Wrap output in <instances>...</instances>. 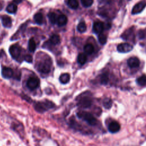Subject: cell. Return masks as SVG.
Masks as SVG:
<instances>
[{
  "label": "cell",
  "instance_id": "cell-4",
  "mask_svg": "<svg viewBox=\"0 0 146 146\" xmlns=\"http://www.w3.org/2000/svg\"><path fill=\"white\" fill-rule=\"evenodd\" d=\"M91 104L92 99L89 96H83L78 99V106L81 108H89L91 106Z\"/></svg>",
  "mask_w": 146,
  "mask_h": 146
},
{
  "label": "cell",
  "instance_id": "cell-1",
  "mask_svg": "<svg viewBox=\"0 0 146 146\" xmlns=\"http://www.w3.org/2000/svg\"><path fill=\"white\" fill-rule=\"evenodd\" d=\"M52 61L50 57H46L38 61L36 65L37 70L42 74H48L50 73L52 68Z\"/></svg>",
  "mask_w": 146,
  "mask_h": 146
},
{
  "label": "cell",
  "instance_id": "cell-24",
  "mask_svg": "<svg viewBox=\"0 0 146 146\" xmlns=\"http://www.w3.org/2000/svg\"><path fill=\"white\" fill-rule=\"evenodd\" d=\"M48 17L49 18V20H50V22L52 24H55V23H57L58 17H57V15H56V14L55 13L50 12L48 15Z\"/></svg>",
  "mask_w": 146,
  "mask_h": 146
},
{
  "label": "cell",
  "instance_id": "cell-15",
  "mask_svg": "<svg viewBox=\"0 0 146 146\" xmlns=\"http://www.w3.org/2000/svg\"><path fill=\"white\" fill-rule=\"evenodd\" d=\"M59 79L61 83L63 85L67 84L70 80V75L68 73H63L60 75Z\"/></svg>",
  "mask_w": 146,
  "mask_h": 146
},
{
  "label": "cell",
  "instance_id": "cell-20",
  "mask_svg": "<svg viewBox=\"0 0 146 146\" xmlns=\"http://www.w3.org/2000/svg\"><path fill=\"white\" fill-rule=\"evenodd\" d=\"M17 11V6L16 4H11L7 8V11L9 13H11V14L16 13Z\"/></svg>",
  "mask_w": 146,
  "mask_h": 146
},
{
  "label": "cell",
  "instance_id": "cell-7",
  "mask_svg": "<svg viewBox=\"0 0 146 146\" xmlns=\"http://www.w3.org/2000/svg\"><path fill=\"white\" fill-rule=\"evenodd\" d=\"M146 7V1H141L137 3L132 8V14L136 15L141 12Z\"/></svg>",
  "mask_w": 146,
  "mask_h": 146
},
{
  "label": "cell",
  "instance_id": "cell-30",
  "mask_svg": "<svg viewBox=\"0 0 146 146\" xmlns=\"http://www.w3.org/2000/svg\"><path fill=\"white\" fill-rule=\"evenodd\" d=\"M24 59H25V61H26L28 63H32V61H33V57H32V55L28 54V55H26L25 56Z\"/></svg>",
  "mask_w": 146,
  "mask_h": 146
},
{
  "label": "cell",
  "instance_id": "cell-8",
  "mask_svg": "<svg viewBox=\"0 0 146 146\" xmlns=\"http://www.w3.org/2000/svg\"><path fill=\"white\" fill-rule=\"evenodd\" d=\"M133 49V46L128 43H122L117 46V50L120 53H128Z\"/></svg>",
  "mask_w": 146,
  "mask_h": 146
},
{
  "label": "cell",
  "instance_id": "cell-26",
  "mask_svg": "<svg viewBox=\"0 0 146 146\" xmlns=\"http://www.w3.org/2000/svg\"><path fill=\"white\" fill-rule=\"evenodd\" d=\"M136 82L140 86L146 85V75H142L136 79Z\"/></svg>",
  "mask_w": 146,
  "mask_h": 146
},
{
  "label": "cell",
  "instance_id": "cell-9",
  "mask_svg": "<svg viewBox=\"0 0 146 146\" xmlns=\"http://www.w3.org/2000/svg\"><path fill=\"white\" fill-rule=\"evenodd\" d=\"M1 74H2V76L4 78L9 79V78H11L12 77H13V76L14 75V71L10 67H3L2 68Z\"/></svg>",
  "mask_w": 146,
  "mask_h": 146
},
{
  "label": "cell",
  "instance_id": "cell-25",
  "mask_svg": "<svg viewBox=\"0 0 146 146\" xmlns=\"http://www.w3.org/2000/svg\"><path fill=\"white\" fill-rule=\"evenodd\" d=\"M109 78H108V75L107 73H103L100 76V83L102 85H107V83L108 82Z\"/></svg>",
  "mask_w": 146,
  "mask_h": 146
},
{
  "label": "cell",
  "instance_id": "cell-28",
  "mask_svg": "<svg viewBox=\"0 0 146 146\" xmlns=\"http://www.w3.org/2000/svg\"><path fill=\"white\" fill-rule=\"evenodd\" d=\"M112 100L110 98H106L103 101V106L107 109L110 108L112 106Z\"/></svg>",
  "mask_w": 146,
  "mask_h": 146
},
{
  "label": "cell",
  "instance_id": "cell-19",
  "mask_svg": "<svg viewBox=\"0 0 146 146\" xmlns=\"http://www.w3.org/2000/svg\"><path fill=\"white\" fill-rule=\"evenodd\" d=\"M84 51L86 54L90 55V54H91L94 52V48L92 44H86L84 46Z\"/></svg>",
  "mask_w": 146,
  "mask_h": 146
},
{
  "label": "cell",
  "instance_id": "cell-12",
  "mask_svg": "<svg viewBox=\"0 0 146 146\" xmlns=\"http://www.w3.org/2000/svg\"><path fill=\"white\" fill-rule=\"evenodd\" d=\"M120 128V126L116 122H112L108 126V130L111 133H116L118 132Z\"/></svg>",
  "mask_w": 146,
  "mask_h": 146
},
{
  "label": "cell",
  "instance_id": "cell-11",
  "mask_svg": "<svg viewBox=\"0 0 146 146\" xmlns=\"http://www.w3.org/2000/svg\"><path fill=\"white\" fill-rule=\"evenodd\" d=\"M127 64L131 68H136L139 66L140 61L136 57H131L128 59Z\"/></svg>",
  "mask_w": 146,
  "mask_h": 146
},
{
  "label": "cell",
  "instance_id": "cell-14",
  "mask_svg": "<svg viewBox=\"0 0 146 146\" xmlns=\"http://www.w3.org/2000/svg\"><path fill=\"white\" fill-rule=\"evenodd\" d=\"M67 22V18L65 15H60L59 17H58L57 19V24L59 26H63L66 25Z\"/></svg>",
  "mask_w": 146,
  "mask_h": 146
},
{
  "label": "cell",
  "instance_id": "cell-22",
  "mask_svg": "<svg viewBox=\"0 0 146 146\" xmlns=\"http://www.w3.org/2000/svg\"><path fill=\"white\" fill-rule=\"evenodd\" d=\"M29 50L31 52H34L36 49V44L33 38H30L28 44Z\"/></svg>",
  "mask_w": 146,
  "mask_h": 146
},
{
  "label": "cell",
  "instance_id": "cell-17",
  "mask_svg": "<svg viewBox=\"0 0 146 146\" xmlns=\"http://www.w3.org/2000/svg\"><path fill=\"white\" fill-rule=\"evenodd\" d=\"M34 19L35 22L37 24L41 25L43 23V21H44V16H43L42 13H37L34 16Z\"/></svg>",
  "mask_w": 146,
  "mask_h": 146
},
{
  "label": "cell",
  "instance_id": "cell-18",
  "mask_svg": "<svg viewBox=\"0 0 146 146\" xmlns=\"http://www.w3.org/2000/svg\"><path fill=\"white\" fill-rule=\"evenodd\" d=\"M77 61L79 64L83 65H84L86 61H87V56L84 53H81L78 55Z\"/></svg>",
  "mask_w": 146,
  "mask_h": 146
},
{
  "label": "cell",
  "instance_id": "cell-3",
  "mask_svg": "<svg viewBox=\"0 0 146 146\" xmlns=\"http://www.w3.org/2000/svg\"><path fill=\"white\" fill-rule=\"evenodd\" d=\"M77 115L78 118L85 120L91 126H95L98 123L96 119L90 112L81 111H79L77 114Z\"/></svg>",
  "mask_w": 146,
  "mask_h": 146
},
{
  "label": "cell",
  "instance_id": "cell-27",
  "mask_svg": "<svg viewBox=\"0 0 146 146\" xmlns=\"http://www.w3.org/2000/svg\"><path fill=\"white\" fill-rule=\"evenodd\" d=\"M98 41L99 43L102 45H104L107 42V37L102 33H100L98 36Z\"/></svg>",
  "mask_w": 146,
  "mask_h": 146
},
{
  "label": "cell",
  "instance_id": "cell-2",
  "mask_svg": "<svg viewBox=\"0 0 146 146\" xmlns=\"http://www.w3.org/2000/svg\"><path fill=\"white\" fill-rule=\"evenodd\" d=\"M54 106H55V104L53 103V102L48 100L38 102L36 103L34 106L35 110L40 113L45 112L54 108Z\"/></svg>",
  "mask_w": 146,
  "mask_h": 146
},
{
  "label": "cell",
  "instance_id": "cell-10",
  "mask_svg": "<svg viewBox=\"0 0 146 146\" xmlns=\"http://www.w3.org/2000/svg\"><path fill=\"white\" fill-rule=\"evenodd\" d=\"M104 25L102 22L96 21L93 24V31L96 34H100L103 30Z\"/></svg>",
  "mask_w": 146,
  "mask_h": 146
},
{
  "label": "cell",
  "instance_id": "cell-21",
  "mask_svg": "<svg viewBox=\"0 0 146 146\" xmlns=\"http://www.w3.org/2000/svg\"><path fill=\"white\" fill-rule=\"evenodd\" d=\"M67 5L73 9H77L79 7V3L77 0H68Z\"/></svg>",
  "mask_w": 146,
  "mask_h": 146
},
{
  "label": "cell",
  "instance_id": "cell-13",
  "mask_svg": "<svg viewBox=\"0 0 146 146\" xmlns=\"http://www.w3.org/2000/svg\"><path fill=\"white\" fill-rule=\"evenodd\" d=\"M2 22L4 27L10 28L12 26V20L10 17L4 15L2 17Z\"/></svg>",
  "mask_w": 146,
  "mask_h": 146
},
{
  "label": "cell",
  "instance_id": "cell-31",
  "mask_svg": "<svg viewBox=\"0 0 146 146\" xmlns=\"http://www.w3.org/2000/svg\"><path fill=\"white\" fill-rule=\"evenodd\" d=\"M23 0H13V2L15 3V4L18 5L19 4H20L21 3H22V1Z\"/></svg>",
  "mask_w": 146,
  "mask_h": 146
},
{
  "label": "cell",
  "instance_id": "cell-23",
  "mask_svg": "<svg viewBox=\"0 0 146 146\" xmlns=\"http://www.w3.org/2000/svg\"><path fill=\"white\" fill-rule=\"evenodd\" d=\"M87 27L85 22L84 21H81L79 23L77 26V30L80 33H84L86 31Z\"/></svg>",
  "mask_w": 146,
  "mask_h": 146
},
{
  "label": "cell",
  "instance_id": "cell-16",
  "mask_svg": "<svg viewBox=\"0 0 146 146\" xmlns=\"http://www.w3.org/2000/svg\"><path fill=\"white\" fill-rule=\"evenodd\" d=\"M60 37L57 34H53L50 38V42L54 45H58L60 43Z\"/></svg>",
  "mask_w": 146,
  "mask_h": 146
},
{
  "label": "cell",
  "instance_id": "cell-5",
  "mask_svg": "<svg viewBox=\"0 0 146 146\" xmlns=\"http://www.w3.org/2000/svg\"><path fill=\"white\" fill-rule=\"evenodd\" d=\"M40 85V80L36 77H32L29 78L27 81V87L31 90L37 89Z\"/></svg>",
  "mask_w": 146,
  "mask_h": 146
},
{
  "label": "cell",
  "instance_id": "cell-29",
  "mask_svg": "<svg viewBox=\"0 0 146 146\" xmlns=\"http://www.w3.org/2000/svg\"><path fill=\"white\" fill-rule=\"evenodd\" d=\"M81 3L83 7L88 8L92 5L93 0H81Z\"/></svg>",
  "mask_w": 146,
  "mask_h": 146
},
{
  "label": "cell",
  "instance_id": "cell-6",
  "mask_svg": "<svg viewBox=\"0 0 146 146\" xmlns=\"http://www.w3.org/2000/svg\"><path fill=\"white\" fill-rule=\"evenodd\" d=\"M21 48L18 45H13L9 48V53L12 57L15 59L19 58L21 54Z\"/></svg>",
  "mask_w": 146,
  "mask_h": 146
}]
</instances>
